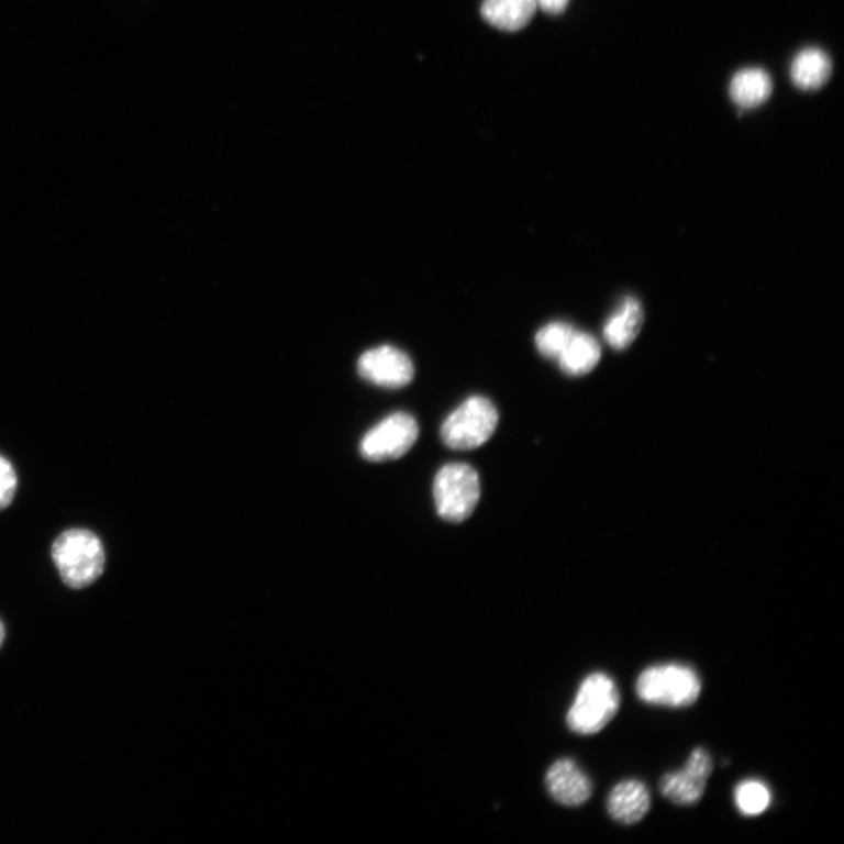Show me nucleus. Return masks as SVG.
Here are the masks:
<instances>
[{
    "label": "nucleus",
    "mask_w": 844,
    "mask_h": 844,
    "mask_svg": "<svg viewBox=\"0 0 844 844\" xmlns=\"http://www.w3.org/2000/svg\"><path fill=\"white\" fill-rule=\"evenodd\" d=\"M51 554L63 582L70 589L90 587L103 574V545L95 533L82 528L62 533L53 543Z\"/></svg>",
    "instance_id": "obj_1"
},
{
    "label": "nucleus",
    "mask_w": 844,
    "mask_h": 844,
    "mask_svg": "<svg viewBox=\"0 0 844 844\" xmlns=\"http://www.w3.org/2000/svg\"><path fill=\"white\" fill-rule=\"evenodd\" d=\"M638 698L651 706L684 709L701 693V680L692 667L678 663L647 667L636 682Z\"/></svg>",
    "instance_id": "obj_2"
},
{
    "label": "nucleus",
    "mask_w": 844,
    "mask_h": 844,
    "mask_svg": "<svg viewBox=\"0 0 844 844\" xmlns=\"http://www.w3.org/2000/svg\"><path fill=\"white\" fill-rule=\"evenodd\" d=\"M620 707L621 695L613 679L602 673L591 674L579 686L567 724L577 734H596L610 723Z\"/></svg>",
    "instance_id": "obj_3"
},
{
    "label": "nucleus",
    "mask_w": 844,
    "mask_h": 844,
    "mask_svg": "<svg viewBox=\"0 0 844 844\" xmlns=\"http://www.w3.org/2000/svg\"><path fill=\"white\" fill-rule=\"evenodd\" d=\"M433 495L440 518L453 523L464 522L480 500L479 474L467 464H448L435 475Z\"/></svg>",
    "instance_id": "obj_4"
},
{
    "label": "nucleus",
    "mask_w": 844,
    "mask_h": 844,
    "mask_svg": "<svg viewBox=\"0 0 844 844\" xmlns=\"http://www.w3.org/2000/svg\"><path fill=\"white\" fill-rule=\"evenodd\" d=\"M498 424L499 413L495 404L485 397L474 396L446 418L442 427L443 442L456 451L479 448L495 434Z\"/></svg>",
    "instance_id": "obj_5"
},
{
    "label": "nucleus",
    "mask_w": 844,
    "mask_h": 844,
    "mask_svg": "<svg viewBox=\"0 0 844 844\" xmlns=\"http://www.w3.org/2000/svg\"><path fill=\"white\" fill-rule=\"evenodd\" d=\"M418 436L415 419L408 413L397 412L381 420L364 435L359 451L368 462L396 460L414 446Z\"/></svg>",
    "instance_id": "obj_6"
},
{
    "label": "nucleus",
    "mask_w": 844,
    "mask_h": 844,
    "mask_svg": "<svg viewBox=\"0 0 844 844\" xmlns=\"http://www.w3.org/2000/svg\"><path fill=\"white\" fill-rule=\"evenodd\" d=\"M712 770L710 753L703 748L695 749L680 770L668 773L662 779L663 797L682 807L698 803L706 793Z\"/></svg>",
    "instance_id": "obj_7"
},
{
    "label": "nucleus",
    "mask_w": 844,
    "mask_h": 844,
    "mask_svg": "<svg viewBox=\"0 0 844 844\" xmlns=\"http://www.w3.org/2000/svg\"><path fill=\"white\" fill-rule=\"evenodd\" d=\"M358 373L368 382L393 390L413 380L414 366L403 351L384 345L365 352L358 360Z\"/></svg>",
    "instance_id": "obj_8"
},
{
    "label": "nucleus",
    "mask_w": 844,
    "mask_h": 844,
    "mask_svg": "<svg viewBox=\"0 0 844 844\" xmlns=\"http://www.w3.org/2000/svg\"><path fill=\"white\" fill-rule=\"evenodd\" d=\"M551 797L559 804L578 807L592 795V782L574 760L560 759L552 765L545 776Z\"/></svg>",
    "instance_id": "obj_9"
},
{
    "label": "nucleus",
    "mask_w": 844,
    "mask_h": 844,
    "mask_svg": "<svg viewBox=\"0 0 844 844\" xmlns=\"http://www.w3.org/2000/svg\"><path fill=\"white\" fill-rule=\"evenodd\" d=\"M607 808L615 822L626 825L638 823L651 808L648 788L638 780L622 781L610 791Z\"/></svg>",
    "instance_id": "obj_10"
},
{
    "label": "nucleus",
    "mask_w": 844,
    "mask_h": 844,
    "mask_svg": "<svg viewBox=\"0 0 844 844\" xmlns=\"http://www.w3.org/2000/svg\"><path fill=\"white\" fill-rule=\"evenodd\" d=\"M536 10V0H485L481 14L491 26L517 32L532 22Z\"/></svg>",
    "instance_id": "obj_11"
},
{
    "label": "nucleus",
    "mask_w": 844,
    "mask_h": 844,
    "mask_svg": "<svg viewBox=\"0 0 844 844\" xmlns=\"http://www.w3.org/2000/svg\"><path fill=\"white\" fill-rule=\"evenodd\" d=\"M644 320L643 309L635 298H626L604 326V338L615 349H624L636 340Z\"/></svg>",
    "instance_id": "obj_12"
},
{
    "label": "nucleus",
    "mask_w": 844,
    "mask_h": 844,
    "mask_svg": "<svg viewBox=\"0 0 844 844\" xmlns=\"http://www.w3.org/2000/svg\"><path fill=\"white\" fill-rule=\"evenodd\" d=\"M832 62L825 53L819 48H807L791 64V80L804 91L818 90L832 76Z\"/></svg>",
    "instance_id": "obj_13"
},
{
    "label": "nucleus",
    "mask_w": 844,
    "mask_h": 844,
    "mask_svg": "<svg viewBox=\"0 0 844 844\" xmlns=\"http://www.w3.org/2000/svg\"><path fill=\"white\" fill-rule=\"evenodd\" d=\"M773 90L770 77L762 68H746L732 79L730 95L742 109L758 108L766 102Z\"/></svg>",
    "instance_id": "obj_14"
},
{
    "label": "nucleus",
    "mask_w": 844,
    "mask_h": 844,
    "mask_svg": "<svg viewBox=\"0 0 844 844\" xmlns=\"http://www.w3.org/2000/svg\"><path fill=\"white\" fill-rule=\"evenodd\" d=\"M601 346L588 333L576 332L557 359L562 371L569 376H585L601 360Z\"/></svg>",
    "instance_id": "obj_15"
},
{
    "label": "nucleus",
    "mask_w": 844,
    "mask_h": 844,
    "mask_svg": "<svg viewBox=\"0 0 844 844\" xmlns=\"http://www.w3.org/2000/svg\"><path fill=\"white\" fill-rule=\"evenodd\" d=\"M734 802L744 817H759L771 802L770 790L763 781L745 780L735 787Z\"/></svg>",
    "instance_id": "obj_16"
},
{
    "label": "nucleus",
    "mask_w": 844,
    "mask_h": 844,
    "mask_svg": "<svg viewBox=\"0 0 844 844\" xmlns=\"http://www.w3.org/2000/svg\"><path fill=\"white\" fill-rule=\"evenodd\" d=\"M576 331L567 323L555 322L545 325L536 334V346L543 357L558 359L574 337Z\"/></svg>",
    "instance_id": "obj_17"
},
{
    "label": "nucleus",
    "mask_w": 844,
    "mask_h": 844,
    "mask_svg": "<svg viewBox=\"0 0 844 844\" xmlns=\"http://www.w3.org/2000/svg\"><path fill=\"white\" fill-rule=\"evenodd\" d=\"M16 487L18 478L14 467L5 456L0 454V510L11 504Z\"/></svg>",
    "instance_id": "obj_18"
},
{
    "label": "nucleus",
    "mask_w": 844,
    "mask_h": 844,
    "mask_svg": "<svg viewBox=\"0 0 844 844\" xmlns=\"http://www.w3.org/2000/svg\"><path fill=\"white\" fill-rule=\"evenodd\" d=\"M536 4L545 13L559 14L567 9L569 0H536Z\"/></svg>",
    "instance_id": "obj_19"
},
{
    "label": "nucleus",
    "mask_w": 844,
    "mask_h": 844,
    "mask_svg": "<svg viewBox=\"0 0 844 844\" xmlns=\"http://www.w3.org/2000/svg\"><path fill=\"white\" fill-rule=\"evenodd\" d=\"M5 640V628L2 621H0V647H2Z\"/></svg>",
    "instance_id": "obj_20"
}]
</instances>
